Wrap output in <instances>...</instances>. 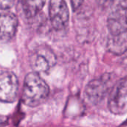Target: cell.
I'll use <instances>...</instances> for the list:
<instances>
[{
    "instance_id": "6",
    "label": "cell",
    "mask_w": 127,
    "mask_h": 127,
    "mask_svg": "<svg viewBox=\"0 0 127 127\" xmlns=\"http://www.w3.org/2000/svg\"><path fill=\"white\" fill-rule=\"evenodd\" d=\"M49 19L52 28L56 31L66 29L69 23V10L64 0H50Z\"/></svg>"
},
{
    "instance_id": "2",
    "label": "cell",
    "mask_w": 127,
    "mask_h": 127,
    "mask_svg": "<svg viewBox=\"0 0 127 127\" xmlns=\"http://www.w3.org/2000/svg\"><path fill=\"white\" fill-rule=\"evenodd\" d=\"M114 75L110 73H104L99 78L91 80L86 86L85 95L93 105L100 103L111 92L115 84Z\"/></svg>"
},
{
    "instance_id": "9",
    "label": "cell",
    "mask_w": 127,
    "mask_h": 127,
    "mask_svg": "<svg viewBox=\"0 0 127 127\" xmlns=\"http://www.w3.org/2000/svg\"><path fill=\"white\" fill-rule=\"evenodd\" d=\"M46 0H21L22 8L27 18L35 17L43 8Z\"/></svg>"
},
{
    "instance_id": "11",
    "label": "cell",
    "mask_w": 127,
    "mask_h": 127,
    "mask_svg": "<svg viewBox=\"0 0 127 127\" xmlns=\"http://www.w3.org/2000/svg\"><path fill=\"white\" fill-rule=\"evenodd\" d=\"M15 0H0V10L10 9L14 4Z\"/></svg>"
},
{
    "instance_id": "8",
    "label": "cell",
    "mask_w": 127,
    "mask_h": 127,
    "mask_svg": "<svg viewBox=\"0 0 127 127\" xmlns=\"http://www.w3.org/2000/svg\"><path fill=\"white\" fill-rule=\"evenodd\" d=\"M18 27L17 17L12 13L0 14V42L7 43L15 35Z\"/></svg>"
},
{
    "instance_id": "4",
    "label": "cell",
    "mask_w": 127,
    "mask_h": 127,
    "mask_svg": "<svg viewBox=\"0 0 127 127\" xmlns=\"http://www.w3.org/2000/svg\"><path fill=\"white\" fill-rule=\"evenodd\" d=\"M107 26L111 36H117L126 33L127 0H114L108 17Z\"/></svg>"
},
{
    "instance_id": "5",
    "label": "cell",
    "mask_w": 127,
    "mask_h": 127,
    "mask_svg": "<svg viewBox=\"0 0 127 127\" xmlns=\"http://www.w3.org/2000/svg\"><path fill=\"white\" fill-rule=\"evenodd\" d=\"M108 107L115 115L127 113V75L115 82L109 93Z\"/></svg>"
},
{
    "instance_id": "3",
    "label": "cell",
    "mask_w": 127,
    "mask_h": 127,
    "mask_svg": "<svg viewBox=\"0 0 127 127\" xmlns=\"http://www.w3.org/2000/svg\"><path fill=\"white\" fill-rule=\"evenodd\" d=\"M29 62L33 72L37 74L48 73L55 66L57 57L50 47L41 45L32 52Z\"/></svg>"
},
{
    "instance_id": "10",
    "label": "cell",
    "mask_w": 127,
    "mask_h": 127,
    "mask_svg": "<svg viewBox=\"0 0 127 127\" xmlns=\"http://www.w3.org/2000/svg\"><path fill=\"white\" fill-rule=\"evenodd\" d=\"M108 49L115 55H122L127 51V37L125 34L111 36L108 41Z\"/></svg>"
},
{
    "instance_id": "1",
    "label": "cell",
    "mask_w": 127,
    "mask_h": 127,
    "mask_svg": "<svg viewBox=\"0 0 127 127\" xmlns=\"http://www.w3.org/2000/svg\"><path fill=\"white\" fill-rule=\"evenodd\" d=\"M49 88L40 76L34 72L26 75L24 81L22 102L29 107L42 104L49 96Z\"/></svg>"
},
{
    "instance_id": "13",
    "label": "cell",
    "mask_w": 127,
    "mask_h": 127,
    "mask_svg": "<svg viewBox=\"0 0 127 127\" xmlns=\"http://www.w3.org/2000/svg\"><path fill=\"white\" fill-rule=\"evenodd\" d=\"M7 121H8V118L6 117L0 115V127L4 126L7 123Z\"/></svg>"
},
{
    "instance_id": "14",
    "label": "cell",
    "mask_w": 127,
    "mask_h": 127,
    "mask_svg": "<svg viewBox=\"0 0 127 127\" xmlns=\"http://www.w3.org/2000/svg\"><path fill=\"white\" fill-rule=\"evenodd\" d=\"M126 53V55H125V58H124V59H123V61H125V62L127 64V51L125 52Z\"/></svg>"
},
{
    "instance_id": "12",
    "label": "cell",
    "mask_w": 127,
    "mask_h": 127,
    "mask_svg": "<svg viewBox=\"0 0 127 127\" xmlns=\"http://www.w3.org/2000/svg\"><path fill=\"white\" fill-rule=\"evenodd\" d=\"M70 1L73 10L74 11H76V10H78L81 7L84 0H70Z\"/></svg>"
},
{
    "instance_id": "7",
    "label": "cell",
    "mask_w": 127,
    "mask_h": 127,
    "mask_svg": "<svg viewBox=\"0 0 127 127\" xmlns=\"http://www.w3.org/2000/svg\"><path fill=\"white\" fill-rule=\"evenodd\" d=\"M19 82L17 76L10 71L0 73V102H14L18 94Z\"/></svg>"
}]
</instances>
